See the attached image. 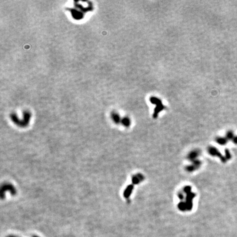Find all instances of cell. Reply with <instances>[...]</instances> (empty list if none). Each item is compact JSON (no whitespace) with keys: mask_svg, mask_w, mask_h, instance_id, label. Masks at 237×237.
Wrapping results in <instances>:
<instances>
[{"mask_svg":"<svg viewBox=\"0 0 237 237\" xmlns=\"http://www.w3.org/2000/svg\"><path fill=\"white\" fill-rule=\"evenodd\" d=\"M31 115L29 112H25L24 113L23 118L22 120L18 119L17 116L14 114L11 115V119L15 124L21 127H25L28 125Z\"/></svg>","mask_w":237,"mask_h":237,"instance_id":"6da1fadb","label":"cell"},{"mask_svg":"<svg viewBox=\"0 0 237 237\" xmlns=\"http://www.w3.org/2000/svg\"><path fill=\"white\" fill-rule=\"evenodd\" d=\"M150 101L152 104H155L156 107L154 109V112L153 116L154 118H156L158 116L159 113L162 110H164L165 108V107L163 105L162 103V101L161 99L159 98L155 97H152L150 98Z\"/></svg>","mask_w":237,"mask_h":237,"instance_id":"7a4b0ae2","label":"cell"},{"mask_svg":"<svg viewBox=\"0 0 237 237\" xmlns=\"http://www.w3.org/2000/svg\"><path fill=\"white\" fill-rule=\"evenodd\" d=\"M7 191L10 192L13 195H14L17 193V190L13 184L8 183L3 184L1 188V198L2 199L4 198L6 192Z\"/></svg>","mask_w":237,"mask_h":237,"instance_id":"3957f363","label":"cell"},{"mask_svg":"<svg viewBox=\"0 0 237 237\" xmlns=\"http://www.w3.org/2000/svg\"><path fill=\"white\" fill-rule=\"evenodd\" d=\"M209 152L212 155L217 156L219 157V158L221 159L222 161L224 162L226 161V158H224V157H223V156H222V155H221V153L219 152H218V150L216 148H215L210 147V148L209 149Z\"/></svg>","mask_w":237,"mask_h":237,"instance_id":"277c9868","label":"cell"},{"mask_svg":"<svg viewBox=\"0 0 237 237\" xmlns=\"http://www.w3.org/2000/svg\"><path fill=\"white\" fill-rule=\"evenodd\" d=\"M111 117H112V119L113 120V121H114V122H115V124H118L121 122L122 119H121L120 116V115L117 113H115V112L112 113Z\"/></svg>","mask_w":237,"mask_h":237,"instance_id":"5b68a950","label":"cell"},{"mask_svg":"<svg viewBox=\"0 0 237 237\" xmlns=\"http://www.w3.org/2000/svg\"><path fill=\"white\" fill-rule=\"evenodd\" d=\"M121 123L122 125H124L126 127H128L131 125V120L128 117H124L121 119Z\"/></svg>","mask_w":237,"mask_h":237,"instance_id":"8992f818","label":"cell"},{"mask_svg":"<svg viewBox=\"0 0 237 237\" xmlns=\"http://www.w3.org/2000/svg\"><path fill=\"white\" fill-rule=\"evenodd\" d=\"M199 152L198 151H193L191 153H190L188 155V159L190 160H193L195 161V159L197 156H198L199 155Z\"/></svg>","mask_w":237,"mask_h":237,"instance_id":"52a82bcc","label":"cell"},{"mask_svg":"<svg viewBox=\"0 0 237 237\" xmlns=\"http://www.w3.org/2000/svg\"><path fill=\"white\" fill-rule=\"evenodd\" d=\"M132 189H133V187H132V186H130L127 187V188L125 189L124 193V195L126 198H127L130 195Z\"/></svg>","mask_w":237,"mask_h":237,"instance_id":"ba28073f","label":"cell"},{"mask_svg":"<svg viewBox=\"0 0 237 237\" xmlns=\"http://www.w3.org/2000/svg\"><path fill=\"white\" fill-rule=\"evenodd\" d=\"M227 139L226 138H223V137H217L216 138V142L218 143L221 144V145L223 146L224 144H226L227 142Z\"/></svg>","mask_w":237,"mask_h":237,"instance_id":"9c48e42d","label":"cell"},{"mask_svg":"<svg viewBox=\"0 0 237 237\" xmlns=\"http://www.w3.org/2000/svg\"><path fill=\"white\" fill-rule=\"evenodd\" d=\"M234 136V134L232 131H228L226 133V138L227 140H233Z\"/></svg>","mask_w":237,"mask_h":237,"instance_id":"30bf717a","label":"cell"},{"mask_svg":"<svg viewBox=\"0 0 237 237\" xmlns=\"http://www.w3.org/2000/svg\"><path fill=\"white\" fill-rule=\"evenodd\" d=\"M225 153H226V159H230V158H231V155H230L229 150L226 149V151H225Z\"/></svg>","mask_w":237,"mask_h":237,"instance_id":"8fae6325","label":"cell"},{"mask_svg":"<svg viewBox=\"0 0 237 237\" xmlns=\"http://www.w3.org/2000/svg\"><path fill=\"white\" fill-rule=\"evenodd\" d=\"M232 141L235 144H237V136H235V137H234L233 139L232 140Z\"/></svg>","mask_w":237,"mask_h":237,"instance_id":"7c38bea8","label":"cell"},{"mask_svg":"<svg viewBox=\"0 0 237 237\" xmlns=\"http://www.w3.org/2000/svg\"><path fill=\"white\" fill-rule=\"evenodd\" d=\"M7 237H17V236H15V235H10L8 236Z\"/></svg>","mask_w":237,"mask_h":237,"instance_id":"4fadbf2b","label":"cell"},{"mask_svg":"<svg viewBox=\"0 0 237 237\" xmlns=\"http://www.w3.org/2000/svg\"><path fill=\"white\" fill-rule=\"evenodd\" d=\"M32 237H39V236H37V235H34V236H33Z\"/></svg>","mask_w":237,"mask_h":237,"instance_id":"5bb4252c","label":"cell"}]
</instances>
